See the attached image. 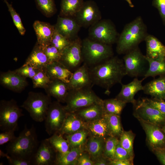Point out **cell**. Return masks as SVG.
I'll return each instance as SVG.
<instances>
[{"mask_svg":"<svg viewBox=\"0 0 165 165\" xmlns=\"http://www.w3.org/2000/svg\"><path fill=\"white\" fill-rule=\"evenodd\" d=\"M102 103L92 104L74 113L85 123L97 120L103 117L104 114Z\"/></svg>","mask_w":165,"mask_h":165,"instance_id":"cell-27","label":"cell"},{"mask_svg":"<svg viewBox=\"0 0 165 165\" xmlns=\"http://www.w3.org/2000/svg\"><path fill=\"white\" fill-rule=\"evenodd\" d=\"M38 70L30 65L24 64L21 67L15 70L17 73L24 77L31 79L35 75Z\"/></svg>","mask_w":165,"mask_h":165,"instance_id":"cell-44","label":"cell"},{"mask_svg":"<svg viewBox=\"0 0 165 165\" xmlns=\"http://www.w3.org/2000/svg\"><path fill=\"white\" fill-rule=\"evenodd\" d=\"M0 156L6 157L8 160L9 164L11 165H31V161L24 159L12 157L7 153H5L0 150Z\"/></svg>","mask_w":165,"mask_h":165,"instance_id":"cell-45","label":"cell"},{"mask_svg":"<svg viewBox=\"0 0 165 165\" xmlns=\"http://www.w3.org/2000/svg\"><path fill=\"white\" fill-rule=\"evenodd\" d=\"M111 136L118 138L124 131L122 126L120 115L104 114Z\"/></svg>","mask_w":165,"mask_h":165,"instance_id":"cell-35","label":"cell"},{"mask_svg":"<svg viewBox=\"0 0 165 165\" xmlns=\"http://www.w3.org/2000/svg\"><path fill=\"white\" fill-rule=\"evenodd\" d=\"M143 91L145 94L150 95L153 98L165 100V75L160 76L143 86Z\"/></svg>","mask_w":165,"mask_h":165,"instance_id":"cell-21","label":"cell"},{"mask_svg":"<svg viewBox=\"0 0 165 165\" xmlns=\"http://www.w3.org/2000/svg\"><path fill=\"white\" fill-rule=\"evenodd\" d=\"M161 129L165 133V125L161 127Z\"/></svg>","mask_w":165,"mask_h":165,"instance_id":"cell-55","label":"cell"},{"mask_svg":"<svg viewBox=\"0 0 165 165\" xmlns=\"http://www.w3.org/2000/svg\"><path fill=\"white\" fill-rule=\"evenodd\" d=\"M67 113L64 106L60 102L57 101L51 103L44 120L45 130L49 135L59 131Z\"/></svg>","mask_w":165,"mask_h":165,"instance_id":"cell-10","label":"cell"},{"mask_svg":"<svg viewBox=\"0 0 165 165\" xmlns=\"http://www.w3.org/2000/svg\"><path fill=\"white\" fill-rule=\"evenodd\" d=\"M143 80V79L140 80L137 78H135L132 81L127 84L122 83L121 90L116 97L126 103L134 104L136 101L134 98L135 94L138 92L143 90L142 82Z\"/></svg>","mask_w":165,"mask_h":165,"instance_id":"cell-19","label":"cell"},{"mask_svg":"<svg viewBox=\"0 0 165 165\" xmlns=\"http://www.w3.org/2000/svg\"><path fill=\"white\" fill-rule=\"evenodd\" d=\"M86 123V129L90 136L101 138L105 141L111 136L104 115L99 119Z\"/></svg>","mask_w":165,"mask_h":165,"instance_id":"cell-25","label":"cell"},{"mask_svg":"<svg viewBox=\"0 0 165 165\" xmlns=\"http://www.w3.org/2000/svg\"><path fill=\"white\" fill-rule=\"evenodd\" d=\"M50 79H57L68 83L73 72L60 62H55L47 65L44 69Z\"/></svg>","mask_w":165,"mask_h":165,"instance_id":"cell-24","label":"cell"},{"mask_svg":"<svg viewBox=\"0 0 165 165\" xmlns=\"http://www.w3.org/2000/svg\"><path fill=\"white\" fill-rule=\"evenodd\" d=\"M134 115L138 119L157 125L161 128L165 125V115L148 104L144 98L133 104Z\"/></svg>","mask_w":165,"mask_h":165,"instance_id":"cell-12","label":"cell"},{"mask_svg":"<svg viewBox=\"0 0 165 165\" xmlns=\"http://www.w3.org/2000/svg\"><path fill=\"white\" fill-rule=\"evenodd\" d=\"M89 38L82 41V52L84 63L89 67L98 64L113 56L111 46Z\"/></svg>","mask_w":165,"mask_h":165,"instance_id":"cell-4","label":"cell"},{"mask_svg":"<svg viewBox=\"0 0 165 165\" xmlns=\"http://www.w3.org/2000/svg\"><path fill=\"white\" fill-rule=\"evenodd\" d=\"M84 2L83 0H61V16L74 17L82 7Z\"/></svg>","mask_w":165,"mask_h":165,"instance_id":"cell-32","label":"cell"},{"mask_svg":"<svg viewBox=\"0 0 165 165\" xmlns=\"http://www.w3.org/2000/svg\"><path fill=\"white\" fill-rule=\"evenodd\" d=\"M64 135L69 143L71 149L73 148L83 147L89 134L88 130L84 129L72 134Z\"/></svg>","mask_w":165,"mask_h":165,"instance_id":"cell-34","label":"cell"},{"mask_svg":"<svg viewBox=\"0 0 165 165\" xmlns=\"http://www.w3.org/2000/svg\"><path fill=\"white\" fill-rule=\"evenodd\" d=\"M145 101L149 105L156 108L163 114L165 115V101L148 98H144Z\"/></svg>","mask_w":165,"mask_h":165,"instance_id":"cell-47","label":"cell"},{"mask_svg":"<svg viewBox=\"0 0 165 165\" xmlns=\"http://www.w3.org/2000/svg\"><path fill=\"white\" fill-rule=\"evenodd\" d=\"M37 39V43L45 46L51 43L55 30L54 26L49 23L36 20L33 24Z\"/></svg>","mask_w":165,"mask_h":165,"instance_id":"cell-20","label":"cell"},{"mask_svg":"<svg viewBox=\"0 0 165 165\" xmlns=\"http://www.w3.org/2000/svg\"><path fill=\"white\" fill-rule=\"evenodd\" d=\"M114 159L130 160H133V158L131 157L128 152L121 146L119 141L116 146Z\"/></svg>","mask_w":165,"mask_h":165,"instance_id":"cell-46","label":"cell"},{"mask_svg":"<svg viewBox=\"0 0 165 165\" xmlns=\"http://www.w3.org/2000/svg\"><path fill=\"white\" fill-rule=\"evenodd\" d=\"M133 160H109V164L112 165H132Z\"/></svg>","mask_w":165,"mask_h":165,"instance_id":"cell-52","label":"cell"},{"mask_svg":"<svg viewBox=\"0 0 165 165\" xmlns=\"http://www.w3.org/2000/svg\"><path fill=\"white\" fill-rule=\"evenodd\" d=\"M44 89L47 94L63 103H65L69 90L67 83L57 79H51Z\"/></svg>","mask_w":165,"mask_h":165,"instance_id":"cell-23","label":"cell"},{"mask_svg":"<svg viewBox=\"0 0 165 165\" xmlns=\"http://www.w3.org/2000/svg\"><path fill=\"white\" fill-rule=\"evenodd\" d=\"M103 100L98 97L92 87L69 90L64 106L68 112H74L93 104L102 103Z\"/></svg>","mask_w":165,"mask_h":165,"instance_id":"cell-5","label":"cell"},{"mask_svg":"<svg viewBox=\"0 0 165 165\" xmlns=\"http://www.w3.org/2000/svg\"><path fill=\"white\" fill-rule=\"evenodd\" d=\"M39 144L34 125L28 128L25 125L19 136L9 142L6 149L7 153L12 157L24 159L32 162Z\"/></svg>","mask_w":165,"mask_h":165,"instance_id":"cell-2","label":"cell"},{"mask_svg":"<svg viewBox=\"0 0 165 165\" xmlns=\"http://www.w3.org/2000/svg\"><path fill=\"white\" fill-rule=\"evenodd\" d=\"M82 43V40L78 37L72 40L61 53L59 62L72 72L79 67L83 62Z\"/></svg>","mask_w":165,"mask_h":165,"instance_id":"cell-11","label":"cell"},{"mask_svg":"<svg viewBox=\"0 0 165 165\" xmlns=\"http://www.w3.org/2000/svg\"><path fill=\"white\" fill-rule=\"evenodd\" d=\"M89 70L93 85L104 89L106 94L109 93L113 86L121 84L126 75L123 61L117 56L90 67Z\"/></svg>","mask_w":165,"mask_h":165,"instance_id":"cell-1","label":"cell"},{"mask_svg":"<svg viewBox=\"0 0 165 165\" xmlns=\"http://www.w3.org/2000/svg\"><path fill=\"white\" fill-rule=\"evenodd\" d=\"M15 130H9L3 131L0 134V145H2L8 142L14 140L16 138L14 134Z\"/></svg>","mask_w":165,"mask_h":165,"instance_id":"cell-48","label":"cell"},{"mask_svg":"<svg viewBox=\"0 0 165 165\" xmlns=\"http://www.w3.org/2000/svg\"><path fill=\"white\" fill-rule=\"evenodd\" d=\"M55 29L61 35L71 40L78 37L81 27L73 17L58 16Z\"/></svg>","mask_w":165,"mask_h":165,"instance_id":"cell-18","label":"cell"},{"mask_svg":"<svg viewBox=\"0 0 165 165\" xmlns=\"http://www.w3.org/2000/svg\"><path fill=\"white\" fill-rule=\"evenodd\" d=\"M47 139L57 153L64 154L70 150L68 140L60 134H54Z\"/></svg>","mask_w":165,"mask_h":165,"instance_id":"cell-36","label":"cell"},{"mask_svg":"<svg viewBox=\"0 0 165 165\" xmlns=\"http://www.w3.org/2000/svg\"><path fill=\"white\" fill-rule=\"evenodd\" d=\"M138 120L145 131L147 142L152 151L165 147V133L161 128L142 120Z\"/></svg>","mask_w":165,"mask_h":165,"instance_id":"cell-14","label":"cell"},{"mask_svg":"<svg viewBox=\"0 0 165 165\" xmlns=\"http://www.w3.org/2000/svg\"><path fill=\"white\" fill-rule=\"evenodd\" d=\"M145 40L147 57L154 59L165 57V46L156 38L148 34Z\"/></svg>","mask_w":165,"mask_h":165,"instance_id":"cell-28","label":"cell"},{"mask_svg":"<svg viewBox=\"0 0 165 165\" xmlns=\"http://www.w3.org/2000/svg\"><path fill=\"white\" fill-rule=\"evenodd\" d=\"M51 97L41 92H30L21 107L26 110L35 121H44L49 106Z\"/></svg>","mask_w":165,"mask_h":165,"instance_id":"cell-6","label":"cell"},{"mask_svg":"<svg viewBox=\"0 0 165 165\" xmlns=\"http://www.w3.org/2000/svg\"><path fill=\"white\" fill-rule=\"evenodd\" d=\"M72 41L63 36L55 28L51 44L61 53L70 44Z\"/></svg>","mask_w":165,"mask_h":165,"instance_id":"cell-40","label":"cell"},{"mask_svg":"<svg viewBox=\"0 0 165 165\" xmlns=\"http://www.w3.org/2000/svg\"><path fill=\"white\" fill-rule=\"evenodd\" d=\"M40 46L47 56L50 64L59 61L61 56V53L51 43L45 46Z\"/></svg>","mask_w":165,"mask_h":165,"instance_id":"cell-41","label":"cell"},{"mask_svg":"<svg viewBox=\"0 0 165 165\" xmlns=\"http://www.w3.org/2000/svg\"><path fill=\"white\" fill-rule=\"evenodd\" d=\"M109 162V160L103 156L94 161V165H108Z\"/></svg>","mask_w":165,"mask_h":165,"instance_id":"cell-53","label":"cell"},{"mask_svg":"<svg viewBox=\"0 0 165 165\" xmlns=\"http://www.w3.org/2000/svg\"><path fill=\"white\" fill-rule=\"evenodd\" d=\"M22 110L13 99L2 100L0 102V129L2 131L16 130Z\"/></svg>","mask_w":165,"mask_h":165,"instance_id":"cell-7","label":"cell"},{"mask_svg":"<svg viewBox=\"0 0 165 165\" xmlns=\"http://www.w3.org/2000/svg\"><path fill=\"white\" fill-rule=\"evenodd\" d=\"M126 103L116 98L103 100L104 114L120 115Z\"/></svg>","mask_w":165,"mask_h":165,"instance_id":"cell-33","label":"cell"},{"mask_svg":"<svg viewBox=\"0 0 165 165\" xmlns=\"http://www.w3.org/2000/svg\"><path fill=\"white\" fill-rule=\"evenodd\" d=\"M81 27H90L101 20V12L97 4L93 1L84 2L78 12L73 17Z\"/></svg>","mask_w":165,"mask_h":165,"instance_id":"cell-13","label":"cell"},{"mask_svg":"<svg viewBox=\"0 0 165 165\" xmlns=\"http://www.w3.org/2000/svg\"><path fill=\"white\" fill-rule=\"evenodd\" d=\"M152 5L158 9L165 24V0H153Z\"/></svg>","mask_w":165,"mask_h":165,"instance_id":"cell-49","label":"cell"},{"mask_svg":"<svg viewBox=\"0 0 165 165\" xmlns=\"http://www.w3.org/2000/svg\"><path fill=\"white\" fill-rule=\"evenodd\" d=\"M3 0L8 8L15 25L20 34L22 35H24L25 33L26 30L23 26L19 15L13 8L12 4L9 3L7 0Z\"/></svg>","mask_w":165,"mask_h":165,"instance_id":"cell-43","label":"cell"},{"mask_svg":"<svg viewBox=\"0 0 165 165\" xmlns=\"http://www.w3.org/2000/svg\"><path fill=\"white\" fill-rule=\"evenodd\" d=\"M67 84L69 90L92 87L93 84L89 67L85 63L81 65L73 72Z\"/></svg>","mask_w":165,"mask_h":165,"instance_id":"cell-16","label":"cell"},{"mask_svg":"<svg viewBox=\"0 0 165 165\" xmlns=\"http://www.w3.org/2000/svg\"><path fill=\"white\" fill-rule=\"evenodd\" d=\"M119 141L117 138L110 136L105 141L103 156L109 160L114 159L116 145Z\"/></svg>","mask_w":165,"mask_h":165,"instance_id":"cell-38","label":"cell"},{"mask_svg":"<svg viewBox=\"0 0 165 165\" xmlns=\"http://www.w3.org/2000/svg\"><path fill=\"white\" fill-rule=\"evenodd\" d=\"M123 60L126 75L132 77H144L149 64L146 56L143 54L138 47L126 53Z\"/></svg>","mask_w":165,"mask_h":165,"instance_id":"cell-8","label":"cell"},{"mask_svg":"<svg viewBox=\"0 0 165 165\" xmlns=\"http://www.w3.org/2000/svg\"><path fill=\"white\" fill-rule=\"evenodd\" d=\"M50 64L49 60L40 46L37 42L24 64L39 70H44Z\"/></svg>","mask_w":165,"mask_h":165,"instance_id":"cell-26","label":"cell"},{"mask_svg":"<svg viewBox=\"0 0 165 165\" xmlns=\"http://www.w3.org/2000/svg\"><path fill=\"white\" fill-rule=\"evenodd\" d=\"M128 3L129 6L131 7H133L134 5L131 2V0H125Z\"/></svg>","mask_w":165,"mask_h":165,"instance_id":"cell-54","label":"cell"},{"mask_svg":"<svg viewBox=\"0 0 165 165\" xmlns=\"http://www.w3.org/2000/svg\"><path fill=\"white\" fill-rule=\"evenodd\" d=\"M38 8L47 16H51L56 10L54 0H35Z\"/></svg>","mask_w":165,"mask_h":165,"instance_id":"cell-42","label":"cell"},{"mask_svg":"<svg viewBox=\"0 0 165 165\" xmlns=\"http://www.w3.org/2000/svg\"><path fill=\"white\" fill-rule=\"evenodd\" d=\"M134 134L131 130L123 131L119 138V142L121 146L128 152L134 159L133 142Z\"/></svg>","mask_w":165,"mask_h":165,"instance_id":"cell-37","label":"cell"},{"mask_svg":"<svg viewBox=\"0 0 165 165\" xmlns=\"http://www.w3.org/2000/svg\"><path fill=\"white\" fill-rule=\"evenodd\" d=\"M146 57L149 67L143 80L149 77L165 75V57L154 59Z\"/></svg>","mask_w":165,"mask_h":165,"instance_id":"cell-31","label":"cell"},{"mask_svg":"<svg viewBox=\"0 0 165 165\" xmlns=\"http://www.w3.org/2000/svg\"><path fill=\"white\" fill-rule=\"evenodd\" d=\"M31 79L34 88H41L44 89L51 81L44 70H38Z\"/></svg>","mask_w":165,"mask_h":165,"instance_id":"cell-39","label":"cell"},{"mask_svg":"<svg viewBox=\"0 0 165 165\" xmlns=\"http://www.w3.org/2000/svg\"><path fill=\"white\" fill-rule=\"evenodd\" d=\"M105 144L103 139L89 136L83 148L94 162L103 156Z\"/></svg>","mask_w":165,"mask_h":165,"instance_id":"cell-29","label":"cell"},{"mask_svg":"<svg viewBox=\"0 0 165 165\" xmlns=\"http://www.w3.org/2000/svg\"><path fill=\"white\" fill-rule=\"evenodd\" d=\"M153 152L161 163L165 165V147L157 148Z\"/></svg>","mask_w":165,"mask_h":165,"instance_id":"cell-51","label":"cell"},{"mask_svg":"<svg viewBox=\"0 0 165 165\" xmlns=\"http://www.w3.org/2000/svg\"><path fill=\"white\" fill-rule=\"evenodd\" d=\"M57 154L47 138L42 140L32 159V165H54Z\"/></svg>","mask_w":165,"mask_h":165,"instance_id":"cell-15","label":"cell"},{"mask_svg":"<svg viewBox=\"0 0 165 165\" xmlns=\"http://www.w3.org/2000/svg\"><path fill=\"white\" fill-rule=\"evenodd\" d=\"M85 151L78 157L77 161V165H94V162L91 159L88 153Z\"/></svg>","mask_w":165,"mask_h":165,"instance_id":"cell-50","label":"cell"},{"mask_svg":"<svg viewBox=\"0 0 165 165\" xmlns=\"http://www.w3.org/2000/svg\"><path fill=\"white\" fill-rule=\"evenodd\" d=\"M84 129H86V123L74 112H67L62 126L58 133L63 136Z\"/></svg>","mask_w":165,"mask_h":165,"instance_id":"cell-22","label":"cell"},{"mask_svg":"<svg viewBox=\"0 0 165 165\" xmlns=\"http://www.w3.org/2000/svg\"><path fill=\"white\" fill-rule=\"evenodd\" d=\"M0 83L5 87L16 92H20L28 86L25 78L15 70L1 73Z\"/></svg>","mask_w":165,"mask_h":165,"instance_id":"cell-17","label":"cell"},{"mask_svg":"<svg viewBox=\"0 0 165 165\" xmlns=\"http://www.w3.org/2000/svg\"><path fill=\"white\" fill-rule=\"evenodd\" d=\"M148 35L146 26L141 16L127 24L117 41L116 51L119 54H125L138 47Z\"/></svg>","mask_w":165,"mask_h":165,"instance_id":"cell-3","label":"cell"},{"mask_svg":"<svg viewBox=\"0 0 165 165\" xmlns=\"http://www.w3.org/2000/svg\"><path fill=\"white\" fill-rule=\"evenodd\" d=\"M89 35L91 39L109 45L118 39L115 26L108 20H101L90 27Z\"/></svg>","mask_w":165,"mask_h":165,"instance_id":"cell-9","label":"cell"},{"mask_svg":"<svg viewBox=\"0 0 165 165\" xmlns=\"http://www.w3.org/2000/svg\"><path fill=\"white\" fill-rule=\"evenodd\" d=\"M84 151L82 147L72 148L64 154L57 153L54 165H77L78 157Z\"/></svg>","mask_w":165,"mask_h":165,"instance_id":"cell-30","label":"cell"}]
</instances>
